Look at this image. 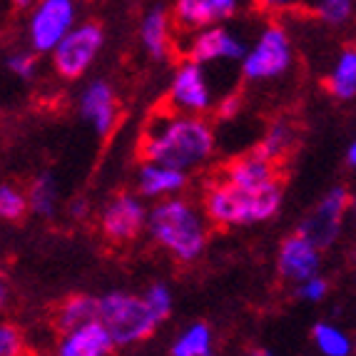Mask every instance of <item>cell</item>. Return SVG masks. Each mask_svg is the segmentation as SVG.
Here are the masks:
<instances>
[{
    "instance_id": "11",
    "label": "cell",
    "mask_w": 356,
    "mask_h": 356,
    "mask_svg": "<svg viewBox=\"0 0 356 356\" xmlns=\"http://www.w3.org/2000/svg\"><path fill=\"white\" fill-rule=\"evenodd\" d=\"M247 53H250L247 42L225 25L200 30L190 35V42H187V58L200 65H207V63H239L242 65Z\"/></svg>"
},
{
    "instance_id": "25",
    "label": "cell",
    "mask_w": 356,
    "mask_h": 356,
    "mask_svg": "<svg viewBox=\"0 0 356 356\" xmlns=\"http://www.w3.org/2000/svg\"><path fill=\"white\" fill-rule=\"evenodd\" d=\"M30 212L28 204V190H23L20 184L3 182L0 184V222H15L25 220V214Z\"/></svg>"
},
{
    "instance_id": "6",
    "label": "cell",
    "mask_w": 356,
    "mask_h": 356,
    "mask_svg": "<svg viewBox=\"0 0 356 356\" xmlns=\"http://www.w3.org/2000/svg\"><path fill=\"white\" fill-rule=\"evenodd\" d=\"M105 45V28L97 20H83L70 30V35L60 42L50 55L53 72L63 80H77L92 67L95 58Z\"/></svg>"
},
{
    "instance_id": "29",
    "label": "cell",
    "mask_w": 356,
    "mask_h": 356,
    "mask_svg": "<svg viewBox=\"0 0 356 356\" xmlns=\"http://www.w3.org/2000/svg\"><path fill=\"white\" fill-rule=\"evenodd\" d=\"M28 346H25V337L15 324L0 321V356H25Z\"/></svg>"
},
{
    "instance_id": "1",
    "label": "cell",
    "mask_w": 356,
    "mask_h": 356,
    "mask_svg": "<svg viewBox=\"0 0 356 356\" xmlns=\"http://www.w3.org/2000/svg\"><path fill=\"white\" fill-rule=\"evenodd\" d=\"M214 147H217V135L207 118L179 115L172 110L154 113L140 143L145 162L172 167L179 172H190L207 165L212 160Z\"/></svg>"
},
{
    "instance_id": "4",
    "label": "cell",
    "mask_w": 356,
    "mask_h": 356,
    "mask_svg": "<svg viewBox=\"0 0 356 356\" xmlns=\"http://www.w3.org/2000/svg\"><path fill=\"white\" fill-rule=\"evenodd\" d=\"M97 319L110 332L115 346H135L149 339L160 319L149 312L147 302L132 291H107L97 297Z\"/></svg>"
},
{
    "instance_id": "3",
    "label": "cell",
    "mask_w": 356,
    "mask_h": 356,
    "mask_svg": "<svg viewBox=\"0 0 356 356\" xmlns=\"http://www.w3.org/2000/svg\"><path fill=\"white\" fill-rule=\"evenodd\" d=\"M204 217L220 227H250L272 220L282 207V184L261 192H242L225 179L207 187L202 200Z\"/></svg>"
},
{
    "instance_id": "21",
    "label": "cell",
    "mask_w": 356,
    "mask_h": 356,
    "mask_svg": "<svg viewBox=\"0 0 356 356\" xmlns=\"http://www.w3.org/2000/svg\"><path fill=\"white\" fill-rule=\"evenodd\" d=\"M294 143H297V130H294V125H291L289 120H277V122L269 125V130L264 132V137H261L259 145H257L252 152L259 154L261 160L277 165L282 157H286V154L291 152Z\"/></svg>"
},
{
    "instance_id": "9",
    "label": "cell",
    "mask_w": 356,
    "mask_h": 356,
    "mask_svg": "<svg viewBox=\"0 0 356 356\" xmlns=\"http://www.w3.org/2000/svg\"><path fill=\"white\" fill-rule=\"evenodd\" d=\"M149 207L135 192H118L100 212V232L102 237L115 247L135 242L143 229H147Z\"/></svg>"
},
{
    "instance_id": "35",
    "label": "cell",
    "mask_w": 356,
    "mask_h": 356,
    "mask_svg": "<svg viewBox=\"0 0 356 356\" xmlns=\"http://www.w3.org/2000/svg\"><path fill=\"white\" fill-rule=\"evenodd\" d=\"M349 162H351V165H356V143L349 147Z\"/></svg>"
},
{
    "instance_id": "22",
    "label": "cell",
    "mask_w": 356,
    "mask_h": 356,
    "mask_svg": "<svg viewBox=\"0 0 356 356\" xmlns=\"http://www.w3.org/2000/svg\"><path fill=\"white\" fill-rule=\"evenodd\" d=\"M170 356H214V332L209 324H187L170 346Z\"/></svg>"
},
{
    "instance_id": "18",
    "label": "cell",
    "mask_w": 356,
    "mask_h": 356,
    "mask_svg": "<svg viewBox=\"0 0 356 356\" xmlns=\"http://www.w3.org/2000/svg\"><path fill=\"white\" fill-rule=\"evenodd\" d=\"M115 349L118 346H115L110 332L97 319L70 334H63L55 344L53 356H113Z\"/></svg>"
},
{
    "instance_id": "5",
    "label": "cell",
    "mask_w": 356,
    "mask_h": 356,
    "mask_svg": "<svg viewBox=\"0 0 356 356\" xmlns=\"http://www.w3.org/2000/svg\"><path fill=\"white\" fill-rule=\"evenodd\" d=\"M77 25V6L72 0H40L30 8L25 38L30 50L40 55H53L60 42Z\"/></svg>"
},
{
    "instance_id": "24",
    "label": "cell",
    "mask_w": 356,
    "mask_h": 356,
    "mask_svg": "<svg viewBox=\"0 0 356 356\" xmlns=\"http://www.w3.org/2000/svg\"><path fill=\"white\" fill-rule=\"evenodd\" d=\"M312 339H314L316 349L324 356H349L354 344L351 339L346 337V332H341L339 327L329 324V321H319L314 329H312Z\"/></svg>"
},
{
    "instance_id": "27",
    "label": "cell",
    "mask_w": 356,
    "mask_h": 356,
    "mask_svg": "<svg viewBox=\"0 0 356 356\" xmlns=\"http://www.w3.org/2000/svg\"><path fill=\"white\" fill-rule=\"evenodd\" d=\"M38 55L33 53V50H13V53L6 55V67L10 75H15L18 80H25V83H30V80H35L38 75Z\"/></svg>"
},
{
    "instance_id": "2",
    "label": "cell",
    "mask_w": 356,
    "mask_h": 356,
    "mask_svg": "<svg viewBox=\"0 0 356 356\" xmlns=\"http://www.w3.org/2000/svg\"><path fill=\"white\" fill-rule=\"evenodd\" d=\"M147 234L157 247H162L179 264L197 261L204 254L209 242L204 209H200L184 197L160 200L149 207Z\"/></svg>"
},
{
    "instance_id": "36",
    "label": "cell",
    "mask_w": 356,
    "mask_h": 356,
    "mask_svg": "<svg viewBox=\"0 0 356 356\" xmlns=\"http://www.w3.org/2000/svg\"><path fill=\"white\" fill-rule=\"evenodd\" d=\"M349 209H351V212H354V217H356V195L351 197V202H349Z\"/></svg>"
},
{
    "instance_id": "28",
    "label": "cell",
    "mask_w": 356,
    "mask_h": 356,
    "mask_svg": "<svg viewBox=\"0 0 356 356\" xmlns=\"http://www.w3.org/2000/svg\"><path fill=\"white\" fill-rule=\"evenodd\" d=\"M316 15H319L324 23L329 25H341L351 18V13H354V6H351L349 0H319L314 6Z\"/></svg>"
},
{
    "instance_id": "13",
    "label": "cell",
    "mask_w": 356,
    "mask_h": 356,
    "mask_svg": "<svg viewBox=\"0 0 356 356\" xmlns=\"http://www.w3.org/2000/svg\"><path fill=\"white\" fill-rule=\"evenodd\" d=\"M172 20L184 33H200V30L217 28L225 20L234 18L239 10L237 0H177L172 8Z\"/></svg>"
},
{
    "instance_id": "17",
    "label": "cell",
    "mask_w": 356,
    "mask_h": 356,
    "mask_svg": "<svg viewBox=\"0 0 356 356\" xmlns=\"http://www.w3.org/2000/svg\"><path fill=\"white\" fill-rule=\"evenodd\" d=\"M172 10L167 6H152L140 20V42L152 60H167L175 48L172 38Z\"/></svg>"
},
{
    "instance_id": "26",
    "label": "cell",
    "mask_w": 356,
    "mask_h": 356,
    "mask_svg": "<svg viewBox=\"0 0 356 356\" xmlns=\"http://www.w3.org/2000/svg\"><path fill=\"white\" fill-rule=\"evenodd\" d=\"M143 299L147 302L149 312H152L160 324L167 319V316L172 314V307H175V297H172V289L165 284V282H152V284L145 289Z\"/></svg>"
},
{
    "instance_id": "30",
    "label": "cell",
    "mask_w": 356,
    "mask_h": 356,
    "mask_svg": "<svg viewBox=\"0 0 356 356\" xmlns=\"http://www.w3.org/2000/svg\"><path fill=\"white\" fill-rule=\"evenodd\" d=\"M327 291H329V282L324 277H312V280L297 284L294 294L299 299H304V302H321V299L327 297Z\"/></svg>"
},
{
    "instance_id": "20",
    "label": "cell",
    "mask_w": 356,
    "mask_h": 356,
    "mask_svg": "<svg viewBox=\"0 0 356 356\" xmlns=\"http://www.w3.org/2000/svg\"><path fill=\"white\" fill-rule=\"evenodd\" d=\"M28 204L30 212L38 214L40 220H55L60 204V187L55 175L40 172L30 179L28 184Z\"/></svg>"
},
{
    "instance_id": "16",
    "label": "cell",
    "mask_w": 356,
    "mask_h": 356,
    "mask_svg": "<svg viewBox=\"0 0 356 356\" xmlns=\"http://www.w3.org/2000/svg\"><path fill=\"white\" fill-rule=\"evenodd\" d=\"M190 175L172 170L165 165H154V162H143L137 167L135 187L137 195L143 200H170V197H179V192L187 187Z\"/></svg>"
},
{
    "instance_id": "8",
    "label": "cell",
    "mask_w": 356,
    "mask_h": 356,
    "mask_svg": "<svg viewBox=\"0 0 356 356\" xmlns=\"http://www.w3.org/2000/svg\"><path fill=\"white\" fill-rule=\"evenodd\" d=\"M167 105L172 113L195 115V118H204L212 110L214 92L207 80V72H204V65L184 58L175 67L170 90H167Z\"/></svg>"
},
{
    "instance_id": "23",
    "label": "cell",
    "mask_w": 356,
    "mask_h": 356,
    "mask_svg": "<svg viewBox=\"0 0 356 356\" xmlns=\"http://www.w3.org/2000/svg\"><path fill=\"white\" fill-rule=\"evenodd\" d=\"M329 92L339 100H351L356 95V50L346 48L334 63L327 77Z\"/></svg>"
},
{
    "instance_id": "14",
    "label": "cell",
    "mask_w": 356,
    "mask_h": 356,
    "mask_svg": "<svg viewBox=\"0 0 356 356\" xmlns=\"http://www.w3.org/2000/svg\"><path fill=\"white\" fill-rule=\"evenodd\" d=\"M321 250H316L314 244L309 242L302 234H291L282 242L280 257H277V269H280L282 280L302 284V282L319 277L321 267Z\"/></svg>"
},
{
    "instance_id": "12",
    "label": "cell",
    "mask_w": 356,
    "mask_h": 356,
    "mask_svg": "<svg viewBox=\"0 0 356 356\" xmlns=\"http://www.w3.org/2000/svg\"><path fill=\"white\" fill-rule=\"evenodd\" d=\"M77 110L80 118L92 127V132L100 137H107L110 132L118 127L120 120V105H118V92L107 80L95 77L80 92L77 100Z\"/></svg>"
},
{
    "instance_id": "10",
    "label": "cell",
    "mask_w": 356,
    "mask_h": 356,
    "mask_svg": "<svg viewBox=\"0 0 356 356\" xmlns=\"http://www.w3.org/2000/svg\"><path fill=\"white\" fill-rule=\"evenodd\" d=\"M349 202H351V197L344 187L329 190L327 195L321 197V202L312 209V214L299 225V234L307 237L316 250L332 247L334 239L339 237L341 220H344V212L349 209Z\"/></svg>"
},
{
    "instance_id": "7",
    "label": "cell",
    "mask_w": 356,
    "mask_h": 356,
    "mask_svg": "<svg viewBox=\"0 0 356 356\" xmlns=\"http://www.w3.org/2000/svg\"><path fill=\"white\" fill-rule=\"evenodd\" d=\"M291 40L282 25H267L261 30L257 42L250 48L247 58L242 60V75L252 83H267L277 80L291 67Z\"/></svg>"
},
{
    "instance_id": "15",
    "label": "cell",
    "mask_w": 356,
    "mask_h": 356,
    "mask_svg": "<svg viewBox=\"0 0 356 356\" xmlns=\"http://www.w3.org/2000/svg\"><path fill=\"white\" fill-rule=\"evenodd\" d=\"M222 179L242 192H261V190L274 187V184H282L277 165L261 160L259 154H254V152L234 157V160L225 167Z\"/></svg>"
},
{
    "instance_id": "34",
    "label": "cell",
    "mask_w": 356,
    "mask_h": 356,
    "mask_svg": "<svg viewBox=\"0 0 356 356\" xmlns=\"http://www.w3.org/2000/svg\"><path fill=\"white\" fill-rule=\"evenodd\" d=\"M247 356H277V354H272L269 349H252Z\"/></svg>"
},
{
    "instance_id": "31",
    "label": "cell",
    "mask_w": 356,
    "mask_h": 356,
    "mask_svg": "<svg viewBox=\"0 0 356 356\" xmlns=\"http://www.w3.org/2000/svg\"><path fill=\"white\" fill-rule=\"evenodd\" d=\"M214 113L220 120H234L239 113H242V95L239 92H227L217 100L214 105Z\"/></svg>"
},
{
    "instance_id": "19",
    "label": "cell",
    "mask_w": 356,
    "mask_h": 356,
    "mask_svg": "<svg viewBox=\"0 0 356 356\" xmlns=\"http://www.w3.org/2000/svg\"><path fill=\"white\" fill-rule=\"evenodd\" d=\"M97 321V297L92 294H70L67 299H63L55 312V329L63 334H70L75 329L85 327Z\"/></svg>"
},
{
    "instance_id": "32",
    "label": "cell",
    "mask_w": 356,
    "mask_h": 356,
    "mask_svg": "<svg viewBox=\"0 0 356 356\" xmlns=\"http://www.w3.org/2000/svg\"><path fill=\"white\" fill-rule=\"evenodd\" d=\"M67 214H70V220H85L90 214V202L85 197H75V200L67 204Z\"/></svg>"
},
{
    "instance_id": "33",
    "label": "cell",
    "mask_w": 356,
    "mask_h": 356,
    "mask_svg": "<svg viewBox=\"0 0 356 356\" xmlns=\"http://www.w3.org/2000/svg\"><path fill=\"white\" fill-rule=\"evenodd\" d=\"M8 304H10V286H8L6 277H3V272H0V314L8 309Z\"/></svg>"
}]
</instances>
